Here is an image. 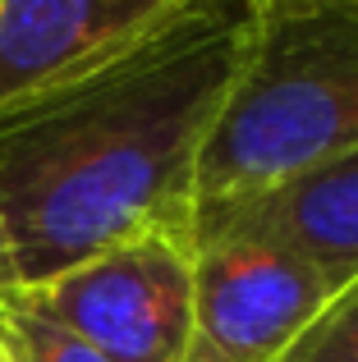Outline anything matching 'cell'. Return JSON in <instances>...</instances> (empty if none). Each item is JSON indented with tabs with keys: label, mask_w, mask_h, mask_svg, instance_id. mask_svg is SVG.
I'll use <instances>...</instances> for the list:
<instances>
[{
	"label": "cell",
	"mask_w": 358,
	"mask_h": 362,
	"mask_svg": "<svg viewBox=\"0 0 358 362\" xmlns=\"http://www.w3.org/2000/svg\"><path fill=\"white\" fill-rule=\"evenodd\" d=\"M345 5H358V0H345Z\"/></svg>",
	"instance_id": "cell-10"
},
{
	"label": "cell",
	"mask_w": 358,
	"mask_h": 362,
	"mask_svg": "<svg viewBox=\"0 0 358 362\" xmlns=\"http://www.w3.org/2000/svg\"><path fill=\"white\" fill-rule=\"evenodd\" d=\"M280 362H358V280L326 303Z\"/></svg>",
	"instance_id": "cell-8"
},
{
	"label": "cell",
	"mask_w": 358,
	"mask_h": 362,
	"mask_svg": "<svg viewBox=\"0 0 358 362\" xmlns=\"http://www.w3.org/2000/svg\"><path fill=\"white\" fill-rule=\"evenodd\" d=\"M335 298L294 247L243 230H193V335L184 362H280Z\"/></svg>",
	"instance_id": "cell-4"
},
{
	"label": "cell",
	"mask_w": 358,
	"mask_h": 362,
	"mask_svg": "<svg viewBox=\"0 0 358 362\" xmlns=\"http://www.w3.org/2000/svg\"><path fill=\"white\" fill-rule=\"evenodd\" d=\"M179 5L184 0H0V110L120 60Z\"/></svg>",
	"instance_id": "cell-5"
},
{
	"label": "cell",
	"mask_w": 358,
	"mask_h": 362,
	"mask_svg": "<svg viewBox=\"0 0 358 362\" xmlns=\"http://www.w3.org/2000/svg\"><path fill=\"white\" fill-rule=\"evenodd\" d=\"M0 362H5V358H0Z\"/></svg>",
	"instance_id": "cell-11"
},
{
	"label": "cell",
	"mask_w": 358,
	"mask_h": 362,
	"mask_svg": "<svg viewBox=\"0 0 358 362\" xmlns=\"http://www.w3.org/2000/svg\"><path fill=\"white\" fill-rule=\"evenodd\" d=\"M0 358L5 362H106L79 335H69L51 317L28 308L18 293L0 298Z\"/></svg>",
	"instance_id": "cell-7"
},
{
	"label": "cell",
	"mask_w": 358,
	"mask_h": 362,
	"mask_svg": "<svg viewBox=\"0 0 358 362\" xmlns=\"http://www.w3.org/2000/svg\"><path fill=\"white\" fill-rule=\"evenodd\" d=\"M253 0H184L120 60L0 110V225L18 289L143 234H188L197 165Z\"/></svg>",
	"instance_id": "cell-1"
},
{
	"label": "cell",
	"mask_w": 358,
	"mask_h": 362,
	"mask_svg": "<svg viewBox=\"0 0 358 362\" xmlns=\"http://www.w3.org/2000/svg\"><path fill=\"white\" fill-rule=\"evenodd\" d=\"M193 230L262 234L317 266L335 293L358 280V151L335 156L289 184L193 211Z\"/></svg>",
	"instance_id": "cell-6"
},
{
	"label": "cell",
	"mask_w": 358,
	"mask_h": 362,
	"mask_svg": "<svg viewBox=\"0 0 358 362\" xmlns=\"http://www.w3.org/2000/svg\"><path fill=\"white\" fill-rule=\"evenodd\" d=\"M18 289V275H14V257H9V239H5V225H0V298Z\"/></svg>",
	"instance_id": "cell-9"
},
{
	"label": "cell",
	"mask_w": 358,
	"mask_h": 362,
	"mask_svg": "<svg viewBox=\"0 0 358 362\" xmlns=\"http://www.w3.org/2000/svg\"><path fill=\"white\" fill-rule=\"evenodd\" d=\"M14 293L106 362H184L193 335V239L143 234Z\"/></svg>",
	"instance_id": "cell-3"
},
{
	"label": "cell",
	"mask_w": 358,
	"mask_h": 362,
	"mask_svg": "<svg viewBox=\"0 0 358 362\" xmlns=\"http://www.w3.org/2000/svg\"><path fill=\"white\" fill-rule=\"evenodd\" d=\"M358 151V5L253 0L239 74L197 165V206L258 197Z\"/></svg>",
	"instance_id": "cell-2"
}]
</instances>
